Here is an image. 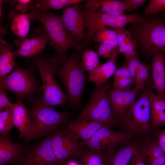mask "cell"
Returning <instances> with one entry per match:
<instances>
[{
	"label": "cell",
	"mask_w": 165,
	"mask_h": 165,
	"mask_svg": "<svg viewBox=\"0 0 165 165\" xmlns=\"http://www.w3.org/2000/svg\"><path fill=\"white\" fill-rule=\"evenodd\" d=\"M28 14L31 20H38L43 25L47 35L48 43L55 50L59 64L66 59L67 53L71 49L81 51L82 46L68 31L60 16L34 9H31Z\"/></svg>",
	"instance_id": "obj_1"
},
{
	"label": "cell",
	"mask_w": 165,
	"mask_h": 165,
	"mask_svg": "<svg viewBox=\"0 0 165 165\" xmlns=\"http://www.w3.org/2000/svg\"><path fill=\"white\" fill-rule=\"evenodd\" d=\"M139 51L150 58L158 51L165 53V24L155 17L141 16L128 24Z\"/></svg>",
	"instance_id": "obj_2"
},
{
	"label": "cell",
	"mask_w": 165,
	"mask_h": 165,
	"mask_svg": "<svg viewBox=\"0 0 165 165\" xmlns=\"http://www.w3.org/2000/svg\"><path fill=\"white\" fill-rule=\"evenodd\" d=\"M153 88L152 79L149 76L140 96L126 113L120 123L125 132L132 136H139L145 138L152 134L149 93Z\"/></svg>",
	"instance_id": "obj_3"
},
{
	"label": "cell",
	"mask_w": 165,
	"mask_h": 165,
	"mask_svg": "<svg viewBox=\"0 0 165 165\" xmlns=\"http://www.w3.org/2000/svg\"><path fill=\"white\" fill-rule=\"evenodd\" d=\"M81 57L75 53L56 67L55 73L63 83L67 93L68 101L72 106L79 105L87 78L81 65Z\"/></svg>",
	"instance_id": "obj_4"
},
{
	"label": "cell",
	"mask_w": 165,
	"mask_h": 165,
	"mask_svg": "<svg viewBox=\"0 0 165 165\" xmlns=\"http://www.w3.org/2000/svg\"><path fill=\"white\" fill-rule=\"evenodd\" d=\"M32 61L39 71L42 81L43 95L41 101L51 107L64 104L68 101L67 95L54 76L55 68L59 64L56 56L48 57L37 56Z\"/></svg>",
	"instance_id": "obj_5"
},
{
	"label": "cell",
	"mask_w": 165,
	"mask_h": 165,
	"mask_svg": "<svg viewBox=\"0 0 165 165\" xmlns=\"http://www.w3.org/2000/svg\"><path fill=\"white\" fill-rule=\"evenodd\" d=\"M111 89L108 82L101 86H95L88 102L75 120L97 122L112 128L119 124L110 106L108 92Z\"/></svg>",
	"instance_id": "obj_6"
},
{
	"label": "cell",
	"mask_w": 165,
	"mask_h": 165,
	"mask_svg": "<svg viewBox=\"0 0 165 165\" xmlns=\"http://www.w3.org/2000/svg\"><path fill=\"white\" fill-rule=\"evenodd\" d=\"M29 112L34 139L51 134L73 115L69 112L57 111L41 100L35 102Z\"/></svg>",
	"instance_id": "obj_7"
},
{
	"label": "cell",
	"mask_w": 165,
	"mask_h": 165,
	"mask_svg": "<svg viewBox=\"0 0 165 165\" xmlns=\"http://www.w3.org/2000/svg\"><path fill=\"white\" fill-rule=\"evenodd\" d=\"M84 13L86 29L84 43L86 46L90 44L94 35L100 29L106 27L114 29L122 28L129 23L138 20L141 16L136 13L113 16L87 9Z\"/></svg>",
	"instance_id": "obj_8"
},
{
	"label": "cell",
	"mask_w": 165,
	"mask_h": 165,
	"mask_svg": "<svg viewBox=\"0 0 165 165\" xmlns=\"http://www.w3.org/2000/svg\"><path fill=\"white\" fill-rule=\"evenodd\" d=\"M9 90L20 101L38 91L36 80L30 70L16 65L9 75L0 78V90Z\"/></svg>",
	"instance_id": "obj_9"
},
{
	"label": "cell",
	"mask_w": 165,
	"mask_h": 165,
	"mask_svg": "<svg viewBox=\"0 0 165 165\" xmlns=\"http://www.w3.org/2000/svg\"><path fill=\"white\" fill-rule=\"evenodd\" d=\"M132 137L125 132L114 131L112 128L105 126L91 138L81 142L86 149L103 151L112 155L118 147L130 141Z\"/></svg>",
	"instance_id": "obj_10"
},
{
	"label": "cell",
	"mask_w": 165,
	"mask_h": 165,
	"mask_svg": "<svg viewBox=\"0 0 165 165\" xmlns=\"http://www.w3.org/2000/svg\"><path fill=\"white\" fill-rule=\"evenodd\" d=\"M51 135L52 147L60 165L71 159L79 158L85 149L81 142L66 129L56 130Z\"/></svg>",
	"instance_id": "obj_11"
},
{
	"label": "cell",
	"mask_w": 165,
	"mask_h": 165,
	"mask_svg": "<svg viewBox=\"0 0 165 165\" xmlns=\"http://www.w3.org/2000/svg\"><path fill=\"white\" fill-rule=\"evenodd\" d=\"M18 163L20 165H60L52 147L51 134L30 149L25 150Z\"/></svg>",
	"instance_id": "obj_12"
},
{
	"label": "cell",
	"mask_w": 165,
	"mask_h": 165,
	"mask_svg": "<svg viewBox=\"0 0 165 165\" xmlns=\"http://www.w3.org/2000/svg\"><path fill=\"white\" fill-rule=\"evenodd\" d=\"M61 17L74 39L82 45L86 35V22L84 13L77 4L64 9Z\"/></svg>",
	"instance_id": "obj_13"
},
{
	"label": "cell",
	"mask_w": 165,
	"mask_h": 165,
	"mask_svg": "<svg viewBox=\"0 0 165 165\" xmlns=\"http://www.w3.org/2000/svg\"><path fill=\"white\" fill-rule=\"evenodd\" d=\"M136 93L133 89L121 91L111 89L108 97L112 112L120 123L126 113L136 101Z\"/></svg>",
	"instance_id": "obj_14"
},
{
	"label": "cell",
	"mask_w": 165,
	"mask_h": 165,
	"mask_svg": "<svg viewBox=\"0 0 165 165\" xmlns=\"http://www.w3.org/2000/svg\"><path fill=\"white\" fill-rule=\"evenodd\" d=\"M48 43V38L44 29L38 28L30 38H27L19 48L13 52L14 56L35 57L42 52Z\"/></svg>",
	"instance_id": "obj_15"
},
{
	"label": "cell",
	"mask_w": 165,
	"mask_h": 165,
	"mask_svg": "<svg viewBox=\"0 0 165 165\" xmlns=\"http://www.w3.org/2000/svg\"><path fill=\"white\" fill-rule=\"evenodd\" d=\"M12 110L14 123L19 132V137L23 138L26 141L34 139L29 112L21 101L16 98Z\"/></svg>",
	"instance_id": "obj_16"
},
{
	"label": "cell",
	"mask_w": 165,
	"mask_h": 165,
	"mask_svg": "<svg viewBox=\"0 0 165 165\" xmlns=\"http://www.w3.org/2000/svg\"><path fill=\"white\" fill-rule=\"evenodd\" d=\"M152 57L150 68L153 88L157 95L165 100V53L155 51Z\"/></svg>",
	"instance_id": "obj_17"
},
{
	"label": "cell",
	"mask_w": 165,
	"mask_h": 165,
	"mask_svg": "<svg viewBox=\"0 0 165 165\" xmlns=\"http://www.w3.org/2000/svg\"><path fill=\"white\" fill-rule=\"evenodd\" d=\"M105 126L106 125L95 121H79L75 120L69 123L65 129L77 140L83 141L91 138Z\"/></svg>",
	"instance_id": "obj_18"
},
{
	"label": "cell",
	"mask_w": 165,
	"mask_h": 165,
	"mask_svg": "<svg viewBox=\"0 0 165 165\" xmlns=\"http://www.w3.org/2000/svg\"><path fill=\"white\" fill-rule=\"evenodd\" d=\"M25 149L8 138L0 137V164L18 163Z\"/></svg>",
	"instance_id": "obj_19"
},
{
	"label": "cell",
	"mask_w": 165,
	"mask_h": 165,
	"mask_svg": "<svg viewBox=\"0 0 165 165\" xmlns=\"http://www.w3.org/2000/svg\"><path fill=\"white\" fill-rule=\"evenodd\" d=\"M87 9L113 16L130 11L124 0H90L86 4Z\"/></svg>",
	"instance_id": "obj_20"
},
{
	"label": "cell",
	"mask_w": 165,
	"mask_h": 165,
	"mask_svg": "<svg viewBox=\"0 0 165 165\" xmlns=\"http://www.w3.org/2000/svg\"><path fill=\"white\" fill-rule=\"evenodd\" d=\"M141 145L142 143L130 141L122 144L111 156L108 165H128Z\"/></svg>",
	"instance_id": "obj_21"
},
{
	"label": "cell",
	"mask_w": 165,
	"mask_h": 165,
	"mask_svg": "<svg viewBox=\"0 0 165 165\" xmlns=\"http://www.w3.org/2000/svg\"><path fill=\"white\" fill-rule=\"evenodd\" d=\"M141 149L147 165H165V154L156 141L149 137L145 138Z\"/></svg>",
	"instance_id": "obj_22"
},
{
	"label": "cell",
	"mask_w": 165,
	"mask_h": 165,
	"mask_svg": "<svg viewBox=\"0 0 165 165\" xmlns=\"http://www.w3.org/2000/svg\"><path fill=\"white\" fill-rule=\"evenodd\" d=\"M117 56H115L105 63L100 64L89 74L88 81L97 87L101 86L108 82L117 69L116 61Z\"/></svg>",
	"instance_id": "obj_23"
},
{
	"label": "cell",
	"mask_w": 165,
	"mask_h": 165,
	"mask_svg": "<svg viewBox=\"0 0 165 165\" xmlns=\"http://www.w3.org/2000/svg\"><path fill=\"white\" fill-rule=\"evenodd\" d=\"M9 17L12 20L11 29L18 37L15 41V44L20 47L27 38L31 20V18L28 14H18L15 11L11 12Z\"/></svg>",
	"instance_id": "obj_24"
},
{
	"label": "cell",
	"mask_w": 165,
	"mask_h": 165,
	"mask_svg": "<svg viewBox=\"0 0 165 165\" xmlns=\"http://www.w3.org/2000/svg\"><path fill=\"white\" fill-rule=\"evenodd\" d=\"M114 30L117 35L118 53L123 54L125 58L138 57L136 42L127 28L125 27Z\"/></svg>",
	"instance_id": "obj_25"
},
{
	"label": "cell",
	"mask_w": 165,
	"mask_h": 165,
	"mask_svg": "<svg viewBox=\"0 0 165 165\" xmlns=\"http://www.w3.org/2000/svg\"><path fill=\"white\" fill-rule=\"evenodd\" d=\"M150 91L151 121L152 130L165 126V100L159 97L153 90Z\"/></svg>",
	"instance_id": "obj_26"
},
{
	"label": "cell",
	"mask_w": 165,
	"mask_h": 165,
	"mask_svg": "<svg viewBox=\"0 0 165 165\" xmlns=\"http://www.w3.org/2000/svg\"><path fill=\"white\" fill-rule=\"evenodd\" d=\"M13 49L10 43L0 39V78L7 75L16 65Z\"/></svg>",
	"instance_id": "obj_27"
},
{
	"label": "cell",
	"mask_w": 165,
	"mask_h": 165,
	"mask_svg": "<svg viewBox=\"0 0 165 165\" xmlns=\"http://www.w3.org/2000/svg\"><path fill=\"white\" fill-rule=\"evenodd\" d=\"M84 1L82 0H41L32 1L29 9L41 11L49 9H58L71 5H75Z\"/></svg>",
	"instance_id": "obj_28"
},
{
	"label": "cell",
	"mask_w": 165,
	"mask_h": 165,
	"mask_svg": "<svg viewBox=\"0 0 165 165\" xmlns=\"http://www.w3.org/2000/svg\"><path fill=\"white\" fill-rule=\"evenodd\" d=\"M111 155L103 151L85 148L79 158L82 165H108Z\"/></svg>",
	"instance_id": "obj_29"
},
{
	"label": "cell",
	"mask_w": 165,
	"mask_h": 165,
	"mask_svg": "<svg viewBox=\"0 0 165 165\" xmlns=\"http://www.w3.org/2000/svg\"><path fill=\"white\" fill-rule=\"evenodd\" d=\"M81 66L84 71L90 73L100 65V60L97 52L92 50L80 51Z\"/></svg>",
	"instance_id": "obj_30"
},
{
	"label": "cell",
	"mask_w": 165,
	"mask_h": 165,
	"mask_svg": "<svg viewBox=\"0 0 165 165\" xmlns=\"http://www.w3.org/2000/svg\"><path fill=\"white\" fill-rule=\"evenodd\" d=\"M150 67L141 61L136 72L134 82V87L132 89L136 93L143 90L149 77Z\"/></svg>",
	"instance_id": "obj_31"
},
{
	"label": "cell",
	"mask_w": 165,
	"mask_h": 165,
	"mask_svg": "<svg viewBox=\"0 0 165 165\" xmlns=\"http://www.w3.org/2000/svg\"><path fill=\"white\" fill-rule=\"evenodd\" d=\"M93 39L95 42L107 43L118 49L117 35L114 29H101L96 33Z\"/></svg>",
	"instance_id": "obj_32"
},
{
	"label": "cell",
	"mask_w": 165,
	"mask_h": 165,
	"mask_svg": "<svg viewBox=\"0 0 165 165\" xmlns=\"http://www.w3.org/2000/svg\"><path fill=\"white\" fill-rule=\"evenodd\" d=\"M15 127L12 109L0 110V133L1 136L9 138V133Z\"/></svg>",
	"instance_id": "obj_33"
},
{
	"label": "cell",
	"mask_w": 165,
	"mask_h": 165,
	"mask_svg": "<svg viewBox=\"0 0 165 165\" xmlns=\"http://www.w3.org/2000/svg\"><path fill=\"white\" fill-rule=\"evenodd\" d=\"M161 12L165 13V0H150L145 8L143 17Z\"/></svg>",
	"instance_id": "obj_34"
},
{
	"label": "cell",
	"mask_w": 165,
	"mask_h": 165,
	"mask_svg": "<svg viewBox=\"0 0 165 165\" xmlns=\"http://www.w3.org/2000/svg\"><path fill=\"white\" fill-rule=\"evenodd\" d=\"M97 50L99 56L109 60L118 54L117 48L105 43H101L97 46Z\"/></svg>",
	"instance_id": "obj_35"
},
{
	"label": "cell",
	"mask_w": 165,
	"mask_h": 165,
	"mask_svg": "<svg viewBox=\"0 0 165 165\" xmlns=\"http://www.w3.org/2000/svg\"><path fill=\"white\" fill-rule=\"evenodd\" d=\"M133 80L129 78H121L114 79L113 88L121 91L131 90V84Z\"/></svg>",
	"instance_id": "obj_36"
},
{
	"label": "cell",
	"mask_w": 165,
	"mask_h": 165,
	"mask_svg": "<svg viewBox=\"0 0 165 165\" xmlns=\"http://www.w3.org/2000/svg\"><path fill=\"white\" fill-rule=\"evenodd\" d=\"M152 134L156 138L158 146L165 154V129H160L158 128L153 130Z\"/></svg>",
	"instance_id": "obj_37"
},
{
	"label": "cell",
	"mask_w": 165,
	"mask_h": 165,
	"mask_svg": "<svg viewBox=\"0 0 165 165\" xmlns=\"http://www.w3.org/2000/svg\"><path fill=\"white\" fill-rule=\"evenodd\" d=\"M14 106L9 100L5 91L0 90V110L3 109H12Z\"/></svg>",
	"instance_id": "obj_38"
},
{
	"label": "cell",
	"mask_w": 165,
	"mask_h": 165,
	"mask_svg": "<svg viewBox=\"0 0 165 165\" xmlns=\"http://www.w3.org/2000/svg\"><path fill=\"white\" fill-rule=\"evenodd\" d=\"M114 75V79L121 78H130L129 75L128 66L126 61L116 69Z\"/></svg>",
	"instance_id": "obj_39"
},
{
	"label": "cell",
	"mask_w": 165,
	"mask_h": 165,
	"mask_svg": "<svg viewBox=\"0 0 165 165\" xmlns=\"http://www.w3.org/2000/svg\"><path fill=\"white\" fill-rule=\"evenodd\" d=\"M130 11L137 10L141 7H144L145 0H124Z\"/></svg>",
	"instance_id": "obj_40"
},
{
	"label": "cell",
	"mask_w": 165,
	"mask_h": 165,
	"mask_svg": "<svg viewBox=\"0 0 165 165\" xmlns=\"http://www.w3.org/2000/svg\"><path fill=\"white\" fill-rule=\"evenodd\" d=\"M128 165H147L141 152V147L133 156Z\"/></svg>",
	"instance_id": "obj_41"
},
{
	"label": "cell",
	"mask_w": 165,
	"mask_h": 165,
	"mask_svg": "<svg viewBox=\"0 0 165 165\" xmlns=\"http://www.w3.org/2000/svg\"><path fill=\"white\" fill-rule=\"evenodd\" d=\"M18 3L16 6V9L21 13H25L29 8V6L32 0H15Z\"/></svg>",
	"instance_id": "obj_42"
},
{
	"label": "cell",
	"mask_w": 165,
	"mask_h": 165,
	"mask_svg": "<svg viewBox=\"0 0 165 165\" xmlns=\"http://www.w3.org/2000/svg\"><path fill=\"white\" fill-rule=\"evenodd\" d=\"M163 19L165 21V15L163 17Z\"/></svg>",
	"instance_id": "obj_43"
},
{
	"label": "cell",
	"mask_w": 165,
	"mask_h": 165,
	"mask_svg": "<svg viewBox=\"0 0 165 165\" xmlns=\"http://www.w3.org/2000/svg\"><path fill=\"white\" fill-rule=\"evenodd\" d=\"M0 165H6L5 164H0Z\"/></svg>",
	"instance_id": "obj_44"
}]
</instances>
